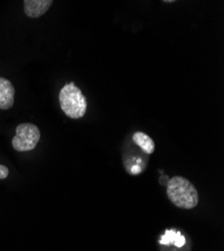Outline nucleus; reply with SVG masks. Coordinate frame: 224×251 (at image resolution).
<instances>
[{"label":"nucleus","mask_w":224,"mask_h":251,"mask_svg":"<svg viewBox=\"0 0 224 251\" xmlns=\"http://www.w3.org/2000/svg\"><path fill=\"white\" fill-rule=\"evenodd\" d=\"M167 195L176 207L182 209H192L197 206L199 201L194 185L181 176H175L168 180Z\"/></svg>","instance_id":"f257e3e1"},{"label":"nucleus","mask_w":224,"mask_h":251,"mask_svg":"<svg viewBox=\"0 0 224 251\" xmlns=\"http://www.w3.org/2000/svg\"><path fill=\"white\" fill-rule=\"evenodd\" d=\"M59 103L63 112L71 119L83 118L87 112L88 102L87 99L81 91L75 85V82H70L59 92Z\"/></svg>","instance_id":"f03ea898"},{"label":"nucleus","mask_w":224,"mask_h":251,"mask_svg":"<svg viewBox=\"0 0 224 251\" xmlns=\"http://www.w3.org/2000/svg\"><path fill=\"white\" fill-rule=\"evenodd\" d=\"M40 140L38 127L30 123L20 124L16 127V134L12 139V147L17 152L33 150Z\"/></svg>","instance_id":"7ed1b4c3"},{"label":"nucleus","mask_w":224,"mask_h":251,"mask_svg":"<svg viewBox=\"0 0 224 251\" xmlns=\"http://www.w3.org/2000/svg\"><path fill=\"white\" fill-rule=\"evenodd\" d=\"M15 89L12 82L0 76V110H9L14 103Z\"/></svg>","instance_id":"20e7f679"},{"label":"nucleus","mask_w":224,"mask_h":251,"mask_svg":"<svg viewBox=\"0 0 224 251\" xmlns=\"http://www.w3.org/2000/svg\"><path fill=\"white\" fill-rule=\"evenodd\" d=\"M25 12L28 17L37 18L44 15L52 5V0H25Z\"/></svg>","instance_id":"39448f33"},{"label":"nucleus","mask_w":224,"mask_h":251,"mask_svg":"<svg viewBox=\"0 0 224 251\" xmlns=\"http://www.w3.org/2000/svg\"><path fill=\"white\" fill-rule=\"evenodd\" d=\"M133 141L146 154H152L155 151V143L151 137L143 132H136L133 135Z\"/></svg>","instance_id":"423d86ee"},{"label":"nucleus","mask_w":224,"mask_h":251,"mask_svg":"<svg viewBox=\"0 0 224 251\" xmlns=\"http://www.w3.org/2000/svg\"><path fill=\"white\" fill-rule=\"evenodd\" d=\"M180 234V232L176 233L175 231H173V230H167L166 233L164 234V236H163L160 240V243L161 244H164V245H169L170 243H174L176 237Z\"/></svg>","instance_id":"0eeeda50"},{"label":"nucleus","mask_w":224,"mask_h":251,"mask_svg":"<svg viewBox=\"0 0 224 251\" xmlns=\"http://www.w3.org/2000/svg\"><path fill=\"white\" fill-rule=\"evenodd\" d=\"M9 170L6 166L4 165H0V179H5L8 177Z\"/></svg>","instance_id":"6e6552de"},{"label":"nucleus","mask_w":224,"mask_h":251,"mask_svg":"<svg viewBox=\"0 0 224 251\" xmlns=\"http://www.w3.org/2000/svg\"><path fill=\"white\" fill-rule=\"evenodd\" d=\"M174 244L177 246V247H182L183 245L185 244V237L184 236H181L180 234L176 237L175 241H174Z\"/></svg>","instance_id":"1a4fd4ad"},{"label":"nucleus","mask_w":224,"mask_h":251,"mask_svg":"<svg viewBox=\"0 0 224 251\" xmlns=\"http://www.w3.org/2000/svg\"><path fill=\"white\" fill-rule=\"evenodd\" d=\"M131 173H132V174H134V175L139 174V173H141V168H140L139 166H134L133 168L131 169Z\"/></svg>","instance_id":"9d476101"}]
</instances>
